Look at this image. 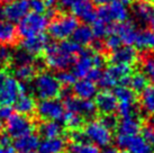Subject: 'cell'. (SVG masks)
Masks as SVG:
<instances>
[{"instance_id":"obj_49","label":"cell","mask_w":154,"mask_h":153,"mask_svg":"<svg viewBox=\"0 0 154 153\" xmlns=\"http://www.w3.org/2000/svg\"><path fill=\"white\" fill-rule=\"evenodd\" d=\"M77 0H60V5L62 8H71Z\"/></svg>"},{"instance_id":"obj_46","label":"cell","mask_w":154,"mask_h":153,"mask_svg":"<svg viewBox=\"0 0 154 153\" xmlns=\"http://www.w3.org/2000/svg\"><path fill=\"white\" fill-rule=\"evenodd\" d=\"M101 122H103V123L105 124L108 128H110V130L117 127V124H118V120L116 119L115 116H112V114L105 115V116H103V118L101 119Z\"/></svg>"},{"instance_id":"obj_34","label":"cell","mask_w":154,"mask_h":153,"mask_svg":"<svg viewBox=\"0 0 154 153\" xmlns=\"http://www.w3.org/2000/svg\"><path fill=\"white\" fill-rule=\"evenodd\" d=\"M129 85L135 92H142L143 90L147 87L149 79L143 72H136L134 73L132 76H129Z\"/></svg>"},{"instance_id":"obj_47","label":"cell","mask_w":154,"mask_h":153,"mask_svg":"<svg viewBox=\"0 0 154 153\" xmlns=\"http://www.w3.org/2000/svg\"><path fill=\"white\" fill-rule=\"evenodd\" d=\"M13 114V108L10 105H1L0 106V118L7 119Z\"/></svg>"},{"instance_id":"obj_19","label":"cell","mask_w":154,"mask_h":153,"mask_svg":"<svg viewBox=\"0 0 154 153\" xmlns=\"http://www.w3.org/2000/svg\"><path fill=\"white\" fill-rule=\"evenodd\" d=\"M137 59V53L135 48L132 47V45H125V46H119L116 50L111 51L110 61L112 63L117 64H127L131 65Z\"/></svg>"},{"instance_id":"obj_30","label":"cell","mask_w":154,"mask_h":153,"mask_svg":"<svg viewBox=\"0 0 154 153\" xmlns=\"http://www.w3.org/2000/svg\"><path fill=\"white\" fill-rule=\"evenodd\" d=\"M61 133H62V126L57 120H46L39 126V134L44 139L60 136Z\"/></svg>"},{"instance_id":"obj_32","label":"cell","mask_w":154,"mask_h":153,"mask_svg":"<svg viewBox=\"0 0 154 153\" xmlns=\"http://www.w3.org/2000/svg\"><path fill=\"white\" fill-rule=\"evenodd\" d=\"M134 44L142 50H154V30L138 32Z\"/></svg>"},{"instance_id":"obj_31","label":"cell","mask_w":154,"mask_h":153,"mask_svg":"<svg viewBox=\"0 0 154 153\" xmlns=\"http://www.w3.org/2000/svg\"><path fill=\"white\" fill-rule=\"evenodd\" d=\"M69 153H100L99 148L96 144L87 141L72 142L68 148Z\"/></svg>"},{"instance_id":"obj_2","label":"cell","mask_w":154,"mask_h":153,"mask_svg":"<svg viewBox=\"0 0 154 153\" xmlns=\"http://www.w3.org/2000/svg\"><path fill=\"white\" fill-rule=\"evenodd\" d=\"M32 90L39 99L57 97L61 92V85L57 78L50 72H41L34 76Z\"/></svg>"},{"instance_id":"obj_26","label":"cell","mask_w":154,"mask_h":153,"mask_svg":"<svg viewBox=\"0 0 154 153\" xmlns=\"http://www.w3.org/2000/svg\"><path fill=\"white\" fill-rule=\"evenodd\" d=\"M73 41L81 45H89L91 43H94V33L91 27H89L88 25H81L78 26L77 28L73 32Z\"/></svg>"},{"instance_id":"obj_51","label":"cell","mask_w":154,"mask_h":153,"mask_svg":"<svg viewBox=\"0 0 154 153\" xmlns=\"http://www.w3.org/2000/svg\"><path fill=\"white\" fill-rule=\"evenodd\" d=\"M96 4L100 5V6H103V5H107V4H110L111 1H114V0H94Z\"/></svg>"},{"instance_id":"obj_42","label":"cell","mask_w":154,"mask_h":153,"mask_svg":"<svg viewBox=\"0 0 154 153\" xmlns=\"http://www.w3.org/2000/svg\"><path fill=\"white\" fill-rule=\"evenodd\" d=\"M120 44H122L120 38L115 33H110L109 35L106 36V41L103 43V48L109 50V51H114L117 47L120 46Z\"/></svg>"},{"instance_id":"obj_57","label":"cell","mask_w":154,"mask_h":153,"mask_svg":"<svg viewBox=\"0 0 154 153\" xmlns=\"http://www.w3.org/2000/svg\"><path fill=\"white\" fill-rule=\"evenodd\" d=\"M1 128H2V122H1V118H0V132H1Z\"/></svg>"},{"instance_id":"obj_1","label":"cell","mask_w":154,"mask_h":153,"mask_svg":"<svg viewBox=\"0 0 154 153\" xmlns=\"http://www.w3.org/2000/svg\"><path fill=\"white\" fill-rule=\"evenodd\" d=\"M79 51L80 45L74 41L63 39L61 43H48L44 50L45 64L52 70H66L74 63L75 54Z\"/></svg>"},{"instance_id":"obj_37","label":"cell","mask_w":154,"mask_h":153,"mask_svg":"<svg viewBox=\"0 0 154 153\" xmlns=\"http://www.w3.org/2000/svg\"><path fill=\"white\" fill-rule=\"evenodd\" d=\"M62 120L64 122L66 127H69L71 131L80 130L83 125V117L81 115L72 113V111H68V114H64Z\"/></svg>"},{"instance_id":"obj_59","label":"cell","mask_w":154,"mask_h":153,"mask_svg":"<svg viewBox=\"0 0 154 153\" xmlns=\"http://www.w3.org/2000/svg\"><path fill=\"white\" fill-rule=\"evenodd\" d=\"M27 153H35V152H34V151H33V152H27Z\"/></svg>"},{"instance_id":"obj_38","label":"cell","mask_w":154,"mask_h":153,"mask_svg":"<svg viewBox=\"0 0 154 153\" xmlns=\"http://www.w3.org/2000/svg\"><path fill=\"white\" fill-rule=\"evenodd\" d=\"M13 60L15 61L16 65L18 64H26V63H34V59H33V55L29 54L28 52L24 51H17L14 53Z\"/></svg>"},{"instance_id":"obj_55","label":"cell","mask_w":154,"mask_h":153,"mask_svg":"<svg viewBox=\"0 0 154 153\" xmlns=\"http://www.w3.org/2000/svg\"><path fill=\"white\" fill-rule=\"evenodd\" d=\"M47 1V5H48V6H52V5L54 4V0H46Z\"/></svg>"},{"instance_id":"obj_28","label":"cell","mask_w":154,"mask_h":153,"mask_svg":"<svg viewBox=\"0 0 154 153\" xmlns=\"http://www.w3.org/2000/svg\"><path fill=\"white\" fill-rule=\"evenodd\" d=\"M15 76L17 80L28 82L32 79H34L36 76V68L34 63H26V64H18L15 68Z\"/></svg>"},{"instance_id":"obj_53","label":"cell","mask_w":154,"mask_h":153,"mask_svg":"<svg viewBox=\"0 0 154 153\" xmlns=\"http://www.w3.org/2000/svg\"><path fill=\"white\" fill-rule=\"evenodd\" d=\"M149 24L151 25V27H152V30H154V9H153V13H152V16H151L150 20H149Z\"/></svg>"},{"instance_id":"obj_27","label":"cell","mask_w":154,"mask_h":153,"mask_svg":"<svg viewBox=\"0 0 154 153\" xmlns=\"http://www.w3.org/2000/svg\"><path fill=\"white\" fill-rule=\"evenodd\" d=\"M36 108L34 98L27 94H22L15 101V109L23 115L32 114Z\"/></svg>"},{"instance_id":"obj_35","label":"cell","mask_w":154,"mask_h":153,"mask_svg":"<svg viewBox=\"0 0 154 153\" xmlns=\"http://www.w3.org/2000/svg\"><path fill=\"white\" fill-rule=\"evenodd\" d=\"M91 30H92L94 37L100 39V38L106 37L107 35H109L112 32V25L96 18V20L94 21V27Z\"/></svg>"},{"instance_id":"obj_5","label":"cell","mask_w":154,"mask_h":153,"mask_svg":"<svg viewBox=\"0 0 154 153\" xmlns=\"http://www.w3.org/2000/svg\"><path fill=\"white\" fill-rule=\"evenodd\" d=\"M47 27V18L43 14L32 13L27 14L19 20L18 34L22 37H29L34 35L42 34Z\"/></svg>"},{"instance_id":"obj_29","label":"cell","mask_w":154,"mask_h":153,"mask_svg":"<svg viewBox=\"0 0 154 153\" xmlns=\"http://www.w3.org/2000/svg\"><path fill=\"white\" fill-rule=\"evenodd\" d=\"M141 106L146 114L154 116V83L142 91Z\"/></svg>"},{"instance_id":"obj_6","label":"cell","mask_w":154,"mask_h":153,"mask_svg":"<svg viewBox=\"0 0 154 153\" xmlns=\"http://www.w3.org/2000/svg\"><path fill=\"white\" fill-rule=\"evenodd\" d=\"M78 27V19L73 15H62L53 19L48 26V33L53 38L63 41L73 34Z\"/></svg>"},{"instance_id":"obj_3","label":"cell","mask_w":154,"mask_h":153,"mask_svg":"<svg viewBox=\"0 0 154 153\" xmlns=\"http://www.w3.org/2000/svg\"><path fill=\"white\" fill-rule=\"evenodd\" d=\"M132 69L127 64L114 63L106 69L105 72H101L99 78V85L103 88H111L116 86L126 85L129 81Z\"/></svg>"},{"instance_id":"obj_40","label":"cell","mask_w":154,"mask_h":153,"mask_svg":"<svg viewBox=\"0 0 154 153\" xmlns=\"http://www.w3.org/2000/svg\"><path fill=\"white\" fill-rule=\"evenodd\" d=\"M57 80L60 82V85H63L65 87H69V86H72L74 82H75V78L77 76H74V73L72 71H66V70H62L60 71L59 76H56Z\"/></svg>"},{"instance_id":"obj_20","label":"cell","mask_w":154,"mask_h":153,"mask_svg":"<svg viewBox=\"0 0 154 153\" xmlns=\"http://www.w3.org/2000/svg\"><path fill=\"white\" fill-rule=\"evenodd\" d=\"M117 128H118V134L135 135L142 128L141 119L137 117V115L122 117V119L117 124Z\"/></svg>"},{"instance_id":"obj_12","label":"cell","mask_w":154,"mask_h":153,"mask_svg":"<svg viewBox=\"0 0 154 153\" xmlns=\"http://www.w3.org/2000/svg\"><path fill=\"white\" fill-rule=\"evenodd\" d=\"M24 87L16 78L7 76L2 85L0 86V106L1 105H13L17 98L23 94Z\"/></svg>"},{"instance_id":"obj_56","label":"cell","mask_w":154,"mask_h":153,"mask_svg":"<svg viewBox=\"0 0 154 153\" xmlns=\"http://www.w3.org/2000/svg\"><path fill=\"white\" fill-rule=\"evenodd\" d=\"M10 0H0V4H2V2H8Z\"/></svg>"},{"instance_id":"obj_25","label":"cell","mask_w":154,"mask_h":153,"mask_svg":"<svg viewBox=\"0 0 154 153\" xmlns=\"http://www.w3.org/2000/svg\"><path fill=\"white\" fill-rule=\"evenodd\" d=\"M17 38V30L11 21L0 20V43L1 44H13Z\"/></svg>"},{"instance_id":"obj_24","label":"cell","mask_w":154,"mask_h":153,"mask_svg":"<svg viewBox=\"0 0 154 153\" xmlns=\"http://www.w3.org/2000/svg\"><path fill=\"white\" fill-rule=\"evenodd\" d=\"M154 7L151 5V2L145 0H140L133 5V11L135 17L142 23H149Z\"/></svg>"},{"instance_id":"obj_36","label":"cell","mask_w":154,"mask_h":153,"mask_svg":"<svg viewBox=\"0 0 154 153\" xmlns=\"http://www.w3.org/2000/svg\"><path fill=\"white\" fill-rule=\"evenodd\" d=\"M141 67L146 78L154 82V53H146L143 55Z\"/></svg>"},{"instance_id":"obj_7","label":"cell","mask_w":154,"mask_h":153,"mask_svg":"<svg viewBox=\"0 0 154 153\" xmlns=\"http://www.w3.org/2000/svg\"><path fill=\"white\" fill-rule=\"evenodd\" d=\"M87 140L100 148H106L111 143V130L108 128L101 120H91L85 127Z\"/></svg>"},{"instance_id":"obj_14","label":"cell","mask_w":154,"mask_h":153,"mask_svg":"<svg viewBox=\"0 0 154 153\" xmlns=\"http://www.w3.org/2000/svg\"><path fill=\"white\" fill-rule=\"evenodd\" d=\"M94 52L91 50H80L79 51V59L74 61L73 71L75 76L86 78L91 69L96 68L94 63Z\"/></svg>"},{"instance_id":"obj_45","label":"cell","mask_w":154,"mask_h":153,"mask_svg":"<svg viewBox=\"0 0 154 153\" xmlns=\"http://www.w3.org/2000/svg\"><path fill=\"white\" fill-rule=\"evenodd\" d=\"M143 136L150 143L153 144V148H154V120L152 124H150V125H147V126H145V127L143 128Z\"/></svg>"},{"instance_id":"obj_48","label":"cell","mask_w":154,"mask_h":153,"mask_svg":"<svg viewBox=\"0 0 154 153\" xmlns=\"http://www.w3.org/2000/svg\"><path fill=\"white\" fill-rule=\"evenodd\" d=\"M100 76H101V69L99 68H94L91 69L89 71V73L87 74V79H89V80L91 81H98L99 78H100Z\"/></svg>"},{"instance_id":"obj_17","label":"cell","mask_w":154,"mask_h":153,"mask_svg":"<svg viewBox=\"0 0 154 153\" xmlns=\"http://www.w3.org/2000/svg\"><path fill=\"white\" fill-rule=\"evenodd\" d=\"M71 8L74 16L85 23H94L97 18V11L90 0H77Z\"/></svg>"},{"instance_id":"obj_44","label":"cell","mask_w":154,"mask_h":153,"mask_svg":"<svg viewBox=\"0 0 154 153\" xmlns=\"http://www.w3.org/2000/svg\"><path fill=\"white\" fill-rule=\"evenodd\" d=\"M0 153H16V150L11 144L8 135L0 137Z\"/></svg>"},{"instance_id":"obj_39","label":"cell","mask_w":154,"mask_h":153,"mask_svg":"<svg viewBox=\"0 0 154 153\" xmlns=\"http://www.w3.org/2000/svg\"><path fill=\"white\" fill-rule=\"evenodd\" d=\"M13 55L14 53L10 47L7 46L6 44L0 45V65L1 67L8 65L13 61Z\"/></svg>"},{"instance_id":"obj_52","label":"cell","mask_w":154,"mask_h":153,"mask_svg":"<svg viewBox=\"0 0 154 153\" xmlns=\"http://www.w3.org/2000/svg\"><path fill=\"white\" fill-rule=\"evenodd\" d=\"M7 78V76H6V73L4 72V71H0V86L2 85V82L5 81V79Z\"/></svg>"},{"instance_id":"obj_11","label":"cell","mask_w":154,"mask_h":153,"mask_svg":"<svg viewBox=\"0 0 154 153\" xmlns=\"http://www.w3.org/2000/svg\"><path fill=\"white\" fill-rule=\"evenodd\" d=\"M36 111L39 118L44 120H62L64 116V105L55 98L41 99L36 105Z\"/></svg>"},{"instance_id":"obj_22","label":"cell","mask_w":154,"mask_h":153,"mask_svg":"<svg viewBox=\"0 0 154 153\" xmlns=\"http://www.w3.org/2000/svg\"><path fill=\"white\" fill-rule=\"evenodd\" d=\"M39 144V139L36 134L33 133H28L23 136H19L15 141L14 148L16 151L19 153H27V152H33L38 148Z\"/></svg>"},{"instance_id":"obj_50","label":"cell","mask_w":154,"mask_h":153,"mask_svg":"<svg viewBox=\"0 0 154 153\" xmlns=\"http://www.w3.org/2000/svg\"><path fill=\"white\" fill-rule=\"evenodd\" d=\"M100 153H119L118 150L115 149V148H106L105 150H103Z\"/></svg>"},{"instance_id":"obj_8","label":"cell","mask_w":154,"mask_h":153,"mask_svg":"<svg viewBox=\"0 0 154 153\" xmlns=\"http://www.w3.org/2000/svg\"><path fill=\"white\" fill-rule=\"evenodd\" d=\"M116 143L127 153H153L150 142L141 135H123L117 134Z\"/></svg>"},{"instance_id":"obj_23","label":"cell","mask_w":154,"mask_h":153,"mask_svg":"<svg viewBox=\"0 0 154 153\" xmlns=\"http://www.w3.org/2000/svg\"><path fill=\"white\" fill-rule=\"evenodd\" d=\"M38 153H63L65 150V141L60 137L44 139L38 144Z\"/></svg>"},{"instance_id":"obj_9","label":"cell","mask_w":154,"mask_h":153,"mask_svg":"<svg viewBox=\"0 0 154 153\" xmlns=\"http://www.w3.org/2000/svg\"><path fill=\"white\" fill-rule=\"evenodd\" d=\"M64 98V108L68 111H72L81 115L82 117H91L96 114V105L91 99H82L79 97H72L66 91L60 92Z\"/></svg>"},{"instance_id":"obj_10","label":"cell","mask_w":154,"mask_h":153,"mask_svg":"<svg viewBox=\"0 0 154 153\" xmlns=\"http://www.w3.org/2000/svg\"><path fill=\"white\" fill-rule=\"evenodd\" d=\"M34 131V123L30 118L23 114H11L7 118L6 132L9 137L17 139L19 136Z\"/></svg>"},{"instance_id":"obj_43","label":"cell","mask_w":154,"mask_h":153,"mask_svg":"<svg viewBox=\"0 0 154 153\" xmlns=\"http://www.w3.org/2000/svg\"><path fill=\"white\" fill-rule=\"evenodd\" d=\"M29 1V8L34 13L44 14L47 10V1L46 0H28Z\"/></svg>"},{"instance_id":"obj_18","label":"cell","mask_w":154,"mask_h":153,"mask_svg":"<svg viewBox=\"0 0 154 153\" xmlns=\"http://www.w3.org/2000/svg\"><path fill=\"white\" fill-rule=\"evenodd\" d=\"M48 43L50 42L47 36L42 33V34L29 36V37H24V39L22 41V48L32 55H37L44 52Z\"/></svg>"},{"instance_id":"obj_21","label":"cell","mask_w":154,"mask_h":153,"mask_svg":"<svg viewBox=\"0 0 154 153\" xmlns=\"http://www.w3.org/2000/svg\"><path fill=\"white\" fill-rule=\"evenodd\" d=\"M73 92L75 96L82 99H91L97 94V87L94 81L89 79H80L73 83Z\"/></svg>"},{"instance_id":"obj_16","label":"cell","mask_w":154,"mask_h":153,"mask_svg":"<svg viewBox=\"0 0 154 153\" xmlns=\"http://www.w3.org/2000/svg\"><path fill=\"white\" fill-rule=\"evenodd\" d=\"M111 33H115L120 38L122 43H124L125 45H133L136 41L138 30L134 23L125 20L118 23V25L112 26Z\"/></svg>"},{"instance_id":"obj_58","label":"cell","mask_w":154,"mask_h":153,"mask_svg":"<svg viewBox=\"0 0 154 153\" xmlns=\"http://www.w3.org/2000/svg\"><path fill=\"white\" fill-rule=\"evenodd\" d=\"M145 1H149V2H154V0H145Z\"/></svg>"},{"instance_id":"obj_33","label":"cell","mask_w":154,"mask_h":153,"mask_svg":"<svg viewBox=\"0 0 154 153\" xmlns=\"http://www.w3.org/2000/svg\"><path fill=\"white\" fill-rule=\"evenodd\" d=\"M114 95L119 102H136L135 91L126 85H120L118 87L116 86Z\"/></svg>"},{"instance_id":"obj_13","label":"cell","mask_w":154,"mask_h":153,"mask_svg":"<svg viewBox=\"0 0 154 153\" xmlns=\"http://www.w3.org/2000/svg\"><path fill=\"white\" fill-rule=\"evenodd\" d=\"M29 10L28 0H10L4 8V16L9 21L15 23L25 17Z\"/></svg>"},{"instance_id":"obj_4","label":"cell","mask_w":154,"mask_h":153,"mask_svg":"<svg viewBox=\"0 0 154 153\" xmlns=\"http://www.w3.org/2000/svg\"><path fill=\"white\" fill-rule=\"evenodd\" d=\"M97 18L107 24H112L114 21L122 23L127 20V4H125L123 0H114L110 4L103 5L97 11Z\"/></svg>"},{"instance_id":"obj_41","label":"cell","mask_w":154,"mask_h":153,"mask_svg":"<svg viewBox=\"0 0 154 153\" xmlns=\"http://www.w3.org/2000/svg\"><path fill=\"white\" fill-rule=\"evenodd\" d=\"M117 109L122 117L136 115L135 102H119V106L117 107Z\"/></svg>"},{"instance_id":"obj_54","label":"cell","mask_w":154,"mask_h":153,"mask_svg":"<svg viewBox=\"0 0 154 153\" xmlns=\"http://www.w3.org/2000/svg\"><path fill=\"white\" fill-rule=\"evenodd\" d=\"M2 18H4V9L0 7V20H2Z\"/></svg>"},{"instance_id":"obj_15","label":"cell","mask_w":154,"mask_h":153,"mask_svg":"<svg viewBox=\"0 0 154 153\" xmlns=\"http://www.w3.org/2000/svg\"><path fill=\"white\" fill-rule=\"evenodd\" d=\"M94 105H96V108L101 114L110 115V114H114L117 111L118 100L115 97V95L111 94L110 91L103 90V91H100L98 94H96Z\"/></svg>"}]
</instances>
